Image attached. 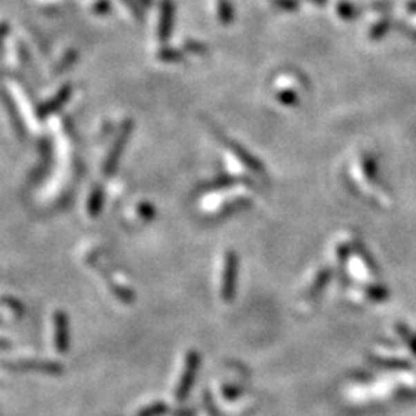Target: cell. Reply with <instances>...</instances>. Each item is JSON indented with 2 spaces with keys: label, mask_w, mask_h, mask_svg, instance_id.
<instances>
[{
  "label": "cell",
  "mask_w": 416,
  "mask_h": 416,
  "mask_svg": "<svg viewBox=\"0 0 416 416\" xmlns=\"http://www.w3.org/2000/svg\"><path fill=\"white\" fill-rule=\"evenodd\" d=\"M238 274H239L238 254L231 250H228L224 254L223 273H220V285H219L220 299L227 304L231 303L234 296H236Z\"/></svg>",
  "instance_id": "1"
},
{
  "label": "cell",
  "mask_w": 416,
  "mask_h": 416,
  "mask_svg": "<svg viewBox=\"0 0 416 416\" xmlns=\"http://www.w3.org/2000/svg\"><path fill=\"white\" fill-rule=\"evenodd\" d=\"M131 131H133V120L131 119L124 120L122 125H120L117 134L114 136L113 144H111L110 150H108V153H106L105 160H104L102 171H104V174L106 178L113 176L114 171H116L117 165H119V160H120V158H122V153L125 151V146L130 140Z\"/></svg>",
  "instance_id": "2"
},
{
  "label": "cell",
  "mask_w": 416,
  "mask_h": 416,
  "mask_svg": "<svg viewBox=\"0 0 416 416\" xmlns=\"http://www.w3.org/2000/svg\"><path fill=\"white\" fill-rule=\"evenodd\" d=\"M199 366H200L199 352L196 350L187 352L184 358L182 370H180L179 379H178V386L174 388V398H176L178 402H184L187 398H189L194 384V379H196V375L199 372Z\"/></svg>",
  "instance_id": "3"
},
{
  "label": "cell",
  "mask_w": 416,
  "mask_h": 416,
  "mask_svg": "<svg viewBox=\"0 0 416 416\" xmlns=\"http://www.w3.org/2000/svg\"><path fill=\"white\" fill-rule=\"evenodd\" d=\"M73 93V86L70 82L64 84L53 95L50 99L44 100L36 106V116L39 120H45L46 117L53 116V114L57 113L59 110H62L64 106L68 102Z\"/></svg>",
  "instance_id": "4"
},
{
  "label": "cell",
  "mask_w": 416,
  "mask_h": 416,
  "mask_svg": "<svg viewBox=\"0 0 416 416\" xmlns=\"http://www.w3.org/2000/svg\"><path fill=\"white\" fill-rule=\"evenodd\" d=\"M53 346L57 353H66L70 347V322L64 310L53 313Z\"/></svg>",
  "instance_id": "5"
},
{
  "label": "cell",
  "mask_w": 416,
  "mask_h": 416,
  "mask_svg": "<svg viewBox=\"0 0 416 416\" xmlns=\"http://www.w3.org/2000/svg\"><path fill=\"white\" fill-rule=\"evenodd\" d=\"M10 367L16 372H36L44 375H60L64 372V367L59 362L45 359H22L12 362Z\"/></svg>",
  "instance_id": "6"
},
{
  "label": "cell",
  "mask_w": 416,
  "mask_h": 416,
  "mask_svg": "<svg viewBox=\"0 0 416 416\" xmlns=\"http://www.w3.org/2000/svg\"><path fill=\"white\" fill-rule=\"evenodd\" d=\"M174 28V2L173 0H160L159 5V22H158V40L167 44L171 37Z\"/></svg>",
  "instance_id": "7"
},
{
  "label": "cell",
  "mask_w": 416,
  "mask_h": 416,
  "mask_svg": "<svg viewBox=\"0 0 416 416\" xmlns=\"http://www.w3.org/2000/svg\"><path fill=\"white\" fill-rule=\"evenodd\" d=\"M224 142H225V146L228 149V151H230L233 156L236 158L239 162L245 167V169H248L254 174H259V176H263V174L265 173V169H264V165L261 164L259 159L254 158L250 151H248L247 149H244V146L240 144L234 142V140L224 139Z\"/></svg>",
  "instance_id": "8"
},
{
  "label": "cell",
  "mask_w": 416,
  "mask_h": 416,
  "mask_svg": "<svg viewBox=\"0 0 416 416\" xmlns=\"http://www.w3.org/2000/svg\"><path fill=\"white\" fill-rule=\"evenodd\" d=\"M3 104L6 106V110H8V114L12 120V124H15V130L16 133L19 134V138H23V133H25V124L22 120V116H20V113L17 110V105L15 104V100H12L8 95V91H3Z\"/></svg>",
  "instance_id": "9"
},
{
  "label": "cell",
  "mask_w": 416,
  "mask_h": 416,
  "mask_svg": "<svg viewBox=\"0 0 416 416\" xmlns=\"http://www.w3.org/2000/svg\"><path fill=\"white\" fill-rule=\"evenodd\" d=\"M330 276H332V272L328 270V268H322V270H319L316 273V276H314L312 285L308 287V290L305 293V298L307 299H313L316 298L318 294L324 290L325 285L328 284V281H330Z\"/></svg>",
  "instance_id": "10"
},
{
  "label": "cell",
  "mask_w": 416,
  "mask_h": 416,
  "mask_svg": "<svg viewBox=\"0 0 416 416\" xmlns=\"http://www.w3.org/2000/svg\"><path fill=\"white\" fill-rule=\"evenodd\" d=\"M102 205H104V191L99 185H95L93 187V190L90 191L88 202H86V213L90 214L91 219L99 216L100 211H102Z\"/></svg>",
  "instance_id": "11"
},
{
  "label": "cell",
  "mask_w": 416,
  "mask_h": 416,
  "mask_svg": "<svg viewBox=\"0 0 416 416\" xmlns=\"http://www.w3.org/2000/svg\"><path fill=\"white\" fill-rule=\"evenodd\" d=\"M158 60L164 64H180L185 60V51L179 48H171V46H162L156 53Z\"/></svg>",
  "instance_id": "12"
},
{
  "label": "cell",
  "mask_w": 416,
  "mask_h": 416,
  "mask_svg": "<svg viewBox=\"0 0 416 416\" xmlns=\"http://www.w3.org/2000/svg\"><path fill=\"white\" fill-rule=\"evenodd\" d=\"M216 15L220 23L230 25L234 20V6L230 0H218L216 2Z\"/></svg>",
  "instance_id": "13"
},
{
  "label": "cell",
  "mask_w": 416,
  "mask_h": 416,
  "mask_svg": "<svg viewBox=\"0 0 416 416\" xmlns=\"http://www.w3.org/2000/svg\"><path fill=\"white\" fill-rule=\"evenodd\" d=\"M167 412H169V406L162 401H156V402H151L149 406H145L144 408H140V410L136 413V416H162Z\"/></svg>",
  "instance_id": "14"
},
{
  "label": "cell",
  "mask_w": 416,
  "mask_h": 416,
  "mask_svg": "<svg viewBox=\"0 0 416 416\" xmlns=\"http://www.w3.org/2000/svg\"><path fill=\"white\" fill-rule=\"evenodd\" d=\"M182 46H184L185 53H190V55H194V56H204L208 53L207 44L200 42V40H198V39H185Z\"/></svg>",
  "instance_id": "15"
},
{
  "label": "cell",
  "mask_w": 416,
  "mask_h": 416,
  "mask_svg": "<svg viewBox=\"0 0 416 416\" xmlns=\"http://www.w3.org/2000/svg\"><path fill=\"white\" fill-rule=\"evenodd\" d=\"M276 100L281 105L294 106L298 104V93L290 88H283L276 93Z\"/></svg>",
  "instance_id": "16"
},
{
  "label": "cell",
  "mask_w": 416,
  "mask_h": 416,
  "mask_svg": "<svg viewBox=\"0 0 416 416\" xmlns=\"http://www.w3.org/2000/svg\"><path fill=\"white\" fill-rule=\"evenodd\" d=\"M77 60V51L76 50H68L64 55V57L60 59V62L56 66V73H64L66 70H70L73 65L76 64Z\"/></svg>",
  "instance_id": "17"
},
{
  "label": "cell",
  "mask_w": 416,
  "mask_h": 416,
  "mask_svg": "<svg viewBox=\"0 0 416 416\" xmlns=\"http://www.w3.org/2000/svg\"><path fill=\"white\" fill-rule=\"evenodd\" d=\"M337 11H338L339 17L344 19V20H352V19H354L359 15L358 10L354 8V6L350 2H346V0H341V2L338 3V6H337Z\"/></svg>",
  "instance_id": "18"
},
{
  "label": "cell",
  "mask_w": 416,
  "mask_h": 416,
  "mask_svg": "<svg viewBox=\"0 0 416 416\" xmlns=\"http://www.w3.org/2000/svg\"><path fill=\"white\" fill-rule=\"evenodd\" d=\"M397 328H398V333H399V337L402 338V341L406 342V344L408 346V348H410L412 353L416 357V333H413L412 330H408V328L406 325H402V324H398Z\"/></svg>",
  "instance_id": "19"
},
{
  "label": "cell",
  "mask_w": 416,
  "mask_h": 416,
  "mask_svg": "<svg viewBox=\"0 0 416 416\" xmlns=\"http://www.w3.org/2000/svg\"><path fill=\"white\" fill-rule=\"evenodd\" d=\"M388 28H390V22H388L387 19H382V20H379L377 25L372 26V30H370V32H368V36H370L372 40H379L388 31Z\"/></svg>",
  "instance_id": "20"
},
{
  "label": "cell",
  "mask_w": 416,
  "mask_h": 416,
  "mask_svg": "<svg viewBox=\"0 0 416 416\" xmlns=\"http://www.w3.org/2000/svg\"><path fill=\"white\" fill-rule=\"evenodd\" d=\"M362 170H364L367 179H370V180L377 179L378 169H377V162H375L373 158H368V156L364 158V160H362Z\"/></svg>",
  "instance_id": "21"
},
{
  "label": "cell",
  "mask_w": 416,
  "mask_h": 416,
  "mask_svg": "<svg viewBox=\"0 0 416 416\" xmlns=\"http://www.w3.org/2000/svg\"><path fill=\"white\" fill-rule=\"evenodd\" d=\"M281 11H296L299 8V0H270Z\"/></svg>",
  "instance_id": "22"
},
{
  "label": "cell",
  "mask_w": 416,
  "mask_h": 416,
  "mask_svg": "<svg viewBox=\"0 0 416 416\" xmlns=\"http://www.w3.org/2000/svg\"><path fill=\"white\" fill-rule=\"evenodd\" d=\"M364 292H366V296L367 298H372L375 301H382V299H386V296H387L386 288L384 287H378V285L367 287Z\"/></svg>",
  "instance_id": "23"
},
{
  "label": "cell",
  "mask_w": 416,
  "mask_h": 416,
  "mask_svg": "<svg viewBox=\"0 0 416 416\" xmlns=\"http://www.w3.org/2000/svg\"><path fill=\"white\" fill-rule=\"evenodd\" d=\"M122 3H125V6L126 8L130 10V12L131 15L136 17V19H139V20H142L144 19V12H142V3L139 2V0H122Z\"/></svg>",
  "instance_id": "24"
},
{
  "label": "cell",
  "mask_w": 416,
  "mask_h": 416,
  "mask_svg": "<svg viewBox=\"0 0 416 416\" xmlns=\"http://www.w3.org/2000/svg\"><path fill=\"white\" fill-rule=\"evenodd\" d=\"M110 10H111L110 0H96V3L93 5V11H95V15H99V16L108 15Z\"/></svg>",
  "instance_id": "25"
},
{
  "label": "cell",
  "mask_w": 416,
  "mask_h": 416,
  "mask_svg": "<svg viewBox=\"0 0 416 416\" xmlns=\"http://www.w3.org/2000/svg\"><path fill=\"white\" fill-rule=\"evenodd\" d=\"M373 361L377 362V364H379V366H390V367H408V362H406V361H392V362H387V361H384V359H381V358H373Z\"/></svg>",
  "instance_id": "26"
},
{
  "label": "cell",
  "mask_w": 416,
  "mask_h": 416,
  "mask_svg": "<svg viewBox=\"0 0 416 416\" xmlns=\"http://www.w3.org/2000/svg\"><path fill=\"white\" fill-rule=\"evenodd\" d=\"M307 2H310L316 6H324L327 3V0H307Z\"/></svg>",
  "instance_id": "27"
},
{
  "label": "cell",
  "mask_w": 416,
  "mask_h": 416,
  "mask_svg": "<svg viewBox=\"0 0 416 416\" xmlns=\"http://www.w3.org/2000/svg\"><path fill=\"white\" fill-rule=\"evenodd\" d=\"M407 8H408V11L413 12V15H416V0H413V2L408 3Z\"/></svg>",
  "instance_id": "28"
},
{
  "label": "cell",
  "mask_w": 416,
  "mask_h": 416,
  "mask_svg": "<svg viewBox=\"0 0 416 416\" xmlns=\"http://www.w3.org/2000/svg\"><path fill=\"white\" fill-rule=\"evenodd\" d=\"M140 3H142L144 6H151L153 5V0H139Z\"/></svg>",
  "instance_id": "29"
},
{
  "label": "cell",
  "mask_w": 416,
  "mask_h": 416,
  "mask_svg": "<svg viewBox=\"0 0 416 416\" xmlns=\"http://www.w3.org/2000/svg\"><path fill=\"white\" fill-rule=\"evenodd\" d=\"M412 36L416 39V32H412Z\"/></svg>",
  "instance_id": "30"
}]
</instances>
